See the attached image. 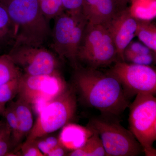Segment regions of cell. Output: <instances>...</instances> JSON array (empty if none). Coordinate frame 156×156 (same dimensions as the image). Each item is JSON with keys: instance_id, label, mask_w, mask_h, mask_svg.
I'll list each match as a JSON object with an SVG mask.
<instances>
[{"instance_id": "83f0119b", "label": "cell", "mask_w": 156, "mask_h": 156, "mask_svg": "<svg viewBox=\"0 0 156 156\" xmlns=\"http://www.w3.org/2000/svg\"><path fill=\"white\" fill-rule=\"evenodd\" d=\"M67 151H68L60 144L51 151L48 154V156H65L66 154H67Z\"/></svg>"}, {"instance_id": "f1b7e54d", "label": "cell", "mask_w": 156, "mask_h": 156, "mask_svg": "<svg viewBox=\"0 0 156 156\" xmlns=\"http://www.w3.org/2000/svg\"><path fill=\"white\" fill-rule=\"evenodd\" d=\"M118 1L120 5L124 8L127 7V5L130 2V0H118Z\"/></svg>"}, {"instance_id": "1f68e13d", "label": "cell", "mask_w": 156, "mask_h": 156, "mask_svg": "<svg viewBox=\"0 0 156 156\" xmlns=\"http://www.w3.org/2000/svg\"><path fill=\"white\" fill-rule=\"evenodd\" d=\"M3 124V123H2V122L0 121V128H1V127L2 126Z\"/></svg>"}, {"instance_id": "44dd1931", "label": "cell", "mask_w": 156, "mask_h": 156, "mask_svg": "<svg viewBox=\"0 0 156 156\" xmlns=\"http://www.w3.org/2000/svg\"><path fill=\"white\" fill-rule=\"evenodd\" d=\"M3 115L5 119L6 124L11 129L12 145H16L19 126L17 116L11 104L5 108Z\"/></svg>"}, {"instance_id": "d4e9b609", "label": "cell", "mask_w": 156, "mask_h": 156, "mask_svg": "<svg viewBox=\"0 0 156 156\" xmlns=\"http://www.w3.org/2000/svg\"><path fill=\"white\" fill-rule=\"evenodd\" d=\"M83 0H62L64 11L70 14H83Z\"/></svg>"}, {"instance_id": "e0dca14e", "label": "cell", "mask_w": 156, "mask_h": 156, "mask_svg": "<svg viewBox=\"0 0 156 156\" xmlns=\"http://www.w3.org/2000/svg\"><path fill=\"white\" fill-rule=\"evenodd\" d=\"M22 74L8 54L0 56V85L20 77Z\"/></svg>"}, {"instance_id": "4316f807", "label": "cell", "mask_w": 156, "mask_h": 156, "mask_svg": "<svg viewBox=\"0 0 156 156\" xmlns=\"http://www.w3.org/2000/svg\"><path fill=\"white\" fill-rule=\"evenodd\" d=\"M11 138V129L7 124H3L0 128V144L6 139Z\"/></svg>"}, {"instance_id": "3957f363", "label": "cell", "mask_w": 156, "mask_h": 156, "mask_svg": "<svg viewBox=\"0 0 156 156\" xmlns=\"http://www.w3.org/2000/svg\"><path fill=\"white\" fill-rule=\"evenodd\" d=\"M77 109L75 91L67 89L60 95L48 101L39 112L23 144H28L61 129L70 123Z\"/></svg>"}, {"instance_id": "30bf717a", "label": "cell", "mask_w": 156, "mask_h": 156, "mask_svg": "<svg viewBox=\"0 0 156 156\" xmlns=\"http://www.w3.org/2000/svg\"><path fill=\"white\" fill-rule=\"evenodd\" d=\"M8 55L22 74L41 75L58 72L59 63L56 56L43 46L12 47Z\"/></svg>"}, {"instance_id": "8992f818", "label": "cell", "mask_w": 156, "mask_h": 156, "mask_svg": "<svg viewBox=\"0 0 156 156\" xmlns=\"http://www.w3.org/2000/svg\"><path fill=\"white\" fill-rule=\"evenodd\" d=\"M87 127L98 134L107 156H136L143 152L131 131L116 118L102 115L92 118Z\"/></svg>"}, {"instance_id": "9c48e42d", "label": "cell", "mask_w": 156, "mask_h": 156, "mask_svg": "<svg viewBox=\"0 0 156 156\" xmlns=\"http://www.w3.org/2000/svg\"><path fill=\"white\" fill-rule=\"evenodd\" d=\"M107 72L116 78L129 98L140 93L156 95V72L151 66L118 60Z\"/></svg>"}, {"instance_id": "6da1fadb", "label": "cell", "mask_w": 156, "mask_h": 156, "mask_svg": "<svg viewBox=\"0 0 156 156\" xmlns=\"http://www.w3.org/2000/svg\"><path fill=\"white\" fill-rule=\"evenodd\" d=\"M75 68V88L88 106L98 110L104 116L116 118L129 106V98L114 76L97 69Z\"/></svg>"}, {"instance_id": "277c9868", "label": "cell", "mask_w": 156, "mask_h": 156, "mask_svg": "<svg viewBox=\"0 0 156 156\" xmlns=\"http://www.w3.org/2000/svg\"><path fill=\"white\" fill-rule=\"evenodd\" d=\"M118 60L116 48L106 27L88 22L78 48L77 65L79 62L84 67L99 69Z\"/></svg>"}, {"instance_id": "9a60e30c", "label": "cell", "mask_w": 156, "mask_h": 156, "mask_svg": "<svg viewBox=\"0 0 156 156\" xmlns=\"http://www.w3.org/2000/svg\"><path fill=\"white\" fill-rule=\"evenodd\" d=\"M93 134L82 147L71 151L67 154L70 156H107L103 144L97 132L93 131Z\"/></svg>"}, {"instance_id": "4fadbf2b", "label": "cell", "mask_w": 156, "mask_h": 156, "mask_svg": "<svg viewBox=\"0 0 156 156\" xmlns=\"http://www.w3.org/2000/svg\"><path fill=\"white\" fill-rule=\"evenodd\" d=\"M61 129L58 140L60 144L69 152L82 147L93 133L92 129L87 126L70 123Z\"/></svg>"}, {"instance_id": "cb8c5ba5", "label": "cell", "mask_w": 156, "mask_h": 156, "mask_svg": "<svg viewBox=\"0 0 156 156\" xmlns=\"http://www.w3.org/2000/svg\"><path fill=\"white\" fill-rule=\"evenodd\" d=\"M148 54L155 53L149 48L140 42L132 41L127 46L124 51V54Z\"/></svg>"}, {"instance_id": "52a82bcc", "label": "cell", "mask_w": 156, "mask_h": 156, "mask_svg": "<svg viewBox=\"0 0 156 156\" xmlns=\"http://www.w3.org/2000/svg\"><path fill=\"white\" fill-rule=\"evenodd\" d=\"M88 22L83 14L64 11L54 18L52 48L60 59L69 60L75 67L78 48Z\"/></svg>"}, {"instance_id": "5b68a950", "label": "cell", "mask_w": 156, "mask_h": 156, "mask_svg": "<svg viewBox=\"0 0 156 156\" xmlns=\"http://www.w3.org/2000/svg\"><path fill=\"white\" fill-rule=\"evenodd\" d=\"M149 93L136 95L130 106V131L139 143L146 156H156V98Z\"/></svg>"}, {"instance_id": "f546056e", "label": "cell", "mask_w": 156, "mask_h": 156, "mask_svg": "<svg viewBox=\"0 0 156 156\" xmlns=\"http://www.w3.org/2000/svg\"><path fill=\"white\" fill-rule=\"evenodd\" d=\"M5 105L0 104V115L3 114V112L5 109Z\"/></svg>"}, {"instance_id": "4dcf8cb0", "label": "cell", "mask_w": 156, "mask_h": 156, "mask_svg": "<svg viewBox=\"0 0 156 156\" xmlns=\"http://www.w3.org/2000/svg\"><path fill=\"white\" fill-rule=\"evenodd\" d=\"M11 1V0H0V2L2 3L3 5H5L6 3L8 2Z\"/></svg>"}, {"instance_id": "7402d4cb", "label": "cell", "mask_w": 156, "mask_h": 156, "mask_svg": "<svg viewBox=\"0 0 156 156\" xmlns=\"http://www.w3.org/2000/svg\"><path fill=\"white\" fill-rule=\"evenodd\" d=\"M155 53L148 54H124V61L128 63L140 65L151 66V65L155 61Z\"/></svg>"}, {"instance_id": "2e32d148", "label": "cell", "mask_w": 156, "mask_h": 156, "mask_svg": "<svg viewBox=\"0 0 156 156\" xmlns=\"http://www.w3.org/2000/svg\"><path fill=\"white\" fill-rule=\"evenodd\" d=\"M139 41L156 53V26L151 20L138 19L135 34Z\"/></svg>"}, {"instance_id": "8fae6325", "label": "cell", "mask_w": 156, "mask_h": 156, "mask_svg": "<svg viewBox=\"0 0 156 156\" xmlns=\"http://www.w3.org/2000/svg\"><path fill=\"white\" fill-rule=\"evenodd\" d=\"M138 19L133 15L128 7L122 9L105 25L116 48L118 58L124 60V52L135 37Z\"/></svg>"}, {"instance_id": "603a6c76", "label": "cell", "mask_w": 156, "mask_h": 156, "mask_svg": "<svg viewBox=\"0 0 156 156\" xmlns=\"http://www.w3.org/2000/svg\"><path fill=\"white\" fill-rule=\"evenodd\" d=\"M34 142L44 156H48L51 151L60 145L58 138L53 136L41 137Z\"/></svg>"}, {"instance_id": "7c38bea8", "label": "cell", "mask_w": 156, "mask_h": 156, "mask_svg": "<svg viewBox=\"0 0 156 156\" xmlns=\"http://www.w3.org/2000/svg\"><path fill=\"white\" fill-rule=\"evenodd\" d=\"M125 8L118 0H83L82 13L90 23L105 25Z\"/></svg>"}, {"instance_id": "484cf974", "label": "cell", "mask_w": 156, "mask_h": 156, "mask_svg": "<svg viewBox=\"0 0 156 156\" xmlns=\"http://www.w3.org/2000/svg\"><path fill=\"white\" fill-rule=\"evenodd\" d=\"M22 154L24 156H44L34 142L23 144L21 147Z\"/></svg>"}, {"instance_id": "7a4b0ae2", "label": "cell", "mask_w": 156, "mask_h": 156, "mask_svg": "<svg viewBox=\"0 0 156 156\" xmlns=\"http://www.w3.org/2000/svg\"><path fill=\"white\" fill-rule=\"evenodd\" d=\"M5 6L14 29L16 46H43L51 34L49 20L37 0H11Z\"/></svg>"}, {"instance_id": "ffe728a7", "label": "cell", "mask_w": 156, "mask_h": 156, "mask_svg": "<svg viewBox=\"0 0 156 156\" xmlns=\"http://www.w3.org/2000/svg\"><path fill=\"white\" fill-rule=\"evenodd\" d=\"M39 4L42 13L49 21L64 11L62 0H42Z\"/></svg>"}, {"instance_id": "d6986e66", "label": "cell", "mask_w": 156, "mask_h": 156, "mask_svg": "<svg viewBox=\"0 0 156 156\" xmlns=\"http://www.w3.org/2000/svg\"><path fill=\"white\" fill-rule=\"evenodd\" d=\"M19 78L0 85V104L5 105L18 95Z\"/></svg>"}, {"instance_id": "d6a6232c", "label": "cell", "mask_w": 156, "mask_h": 156, "mask_svg": "<svg viewBox=\"0 0 156 156\" xmlns=\"http://www.w3.org/2000/svg\"></svg>"}, {"instance_id": "ac0fdd59", "label": "cell", "mask_w": 156, "mask_h": 156, "mask_svg": "<svg viewBox=\"0 0 156 156\" xmlns=\"http://www.w3.org/2000/svg\"><path fill=\"white\" fill-rule=\"evenodd\" d=\"M14 29L5 6L0 2V41H8L14 44Z\"/></svg>"}, {"instance_id": "5bb4252c", "label": "cell", "mask_w": 156, "mask_h": 156, "mask_svg": "<svg viewBox=\"0 0 156 156\" xmlns=\"http://www.w3.org/2000/svg\"><path fill=\"white\" fill-rule=\"evenodd\" d=\"M18 121V133L17 144L24 136H27L34 126V119L31 107L19 98L11 104Z\"/></svg>"}, {"instance_id": "ba28073f", "label": "cell", "mask_w": 156, "mask_h": 156, "mask_svg": "<svg viewBox=\"0 0 156 156\" xmlns=\"http://www.w3.org/2000/svg\"><path fill=\"white\" fill-rule=\"evenodd\" d=\"M58 72L51 74L30 76L22 74L19 78V98L31 105L46 104L67 89Z\"/></svg>"}]
</instances>
